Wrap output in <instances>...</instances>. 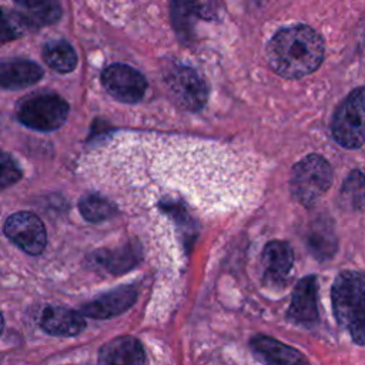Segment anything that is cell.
<instances>
[{
    "instance_id": "obj_10",
    "label": "cell",
    "mask_w": 365,
    "mask_h": 365,
    "mask_svg": "<svg viewBox=\"0 0 365 365\" xmlns=\"http://www.w3.org/2000/svg\"><path fill=\"white\" fill-rule=\"evenodd\" d=\"M135 298L137 289L131 285H124L83 305L81 312L96 319H106L118 315L130 308L134 304Z\"/></svg>"
},
{
    "instance_id": "obj_13",
    "label": "cell",
    "mask_w": 365,
    "mask_h": 365,
    "mask_svg": "<svg viewBox=\"0 0 365 365\" xmlns=\"http://www.w3.org/2000/svg\"><path fill=\"white\" fill-rule=\"evenodd\" d=\"M145 361L141 344L133 336H118L107 342L98 354L100 364L138 365Z\"/></svg>"
},
{
    "instance_id": "obj_19",
    "label": "cell",
    "mask_w": 365,
    "mask_h": 365,
    "mask_svg": "<svg viewBox=\"0 0 365 365\" xmlns=\"http://www.w3.org/2000/svg\"><path fill=\"white\" fill-rule=\"evenodd\" d=\"M33 29L36 27L24 13L0 7V44L16 40Z\"/></svg>"
},
{
    "instance_id": "obj_16",
    "label": "cell",
    "mask_w": 365,
    "mask_h": 365,
    "mask_svg": "<svg viewBox=\"0 0 365 365\" xmlns=\"http://www.w3.org/2000/svg\"><path fill=\"white\" fill-rule=\"evenodd\" d=\"M43 58L50 68L58 73H70L77 66L76 50L66 40H53L44 44Z\"/></svg>"
},
{
    "instance_id": "obj_15",
    "label": "cell",
    "mask_w": 365,
    "mask_h": 365,
    "mask_svg": "<svg viewBox=\"0 0 365 365\" xmlns=\"http://www.w3.org/2000/svg\"><path fill=\"white\" fill-rule=\"evenodd\" d=\"M251 348L261 361L268 364H301L307 362L301 352L278 342L274 338L258 335L251 339Z\"/></svg>"
},
{
    "instance_id": "obj_1",
    "label": "cell",
    "mask_w": 365,
    "mask_h": 365,
    "mask_svg": "<svg viewBox=\"0 0 365 365\" xmlns=\"http://www.w3.org/2000/svg\"><path fill=\"white\" fill-rule=\"evenodd\" d=\"M324 54L322 37L305 24L281 29L267 46L269 67L285 78H299L315 71Z\"/></svg>"
},
{
    "instance_id": "obj_26",
    "label": "cell",
    "mask_w": 365,
    "mask_h": 365,
    "mask_svg": "<svg viewBox=\"0 0 365 365\" xmlns=\"http://www.w3.org/2000/svg\"><path fill=\"white\" fill-rule=\"evenodd\" d=\"M3 328H4V319H3V315L0 314V335L3 332Z\"/></svg>"
},
{
    "instance_id": "obj_8",
    "label": "cell",
    "mask_w": 365,
    "mask_h": 365,
    "mask_svg": "<svg viewBox=\"0 0 365 365\" xmlns=\"http://www.w3.org/2000/svg\"><path fill=\"white\" fill-rule=\"evenodd\" d=\"M364 294L365 274L356 271H344L335 278L331 289V299L334 315L342 327Z\"/></svg>"
},
{
    "instance_id": "obj_9",
    "label": "cell",
    "mask_w": 365,
    "mask_h": 365,
    "mask_svg": "<svg viewBox=\"0 0 365 365\" xmlns=\"http://www.w3.org/2000/svg\"><path fill=\"white\" fill-rule=\"evenodd\" d=\"M288 318L289 321L307 328H311L318 322L315 277L308 275L297 284L288 311Z\"/></svg>"
},
{
    "instance_id": "obj_5",
    "label": "cell",
    "mask_w": 365,
    "mask_h": 365,
    "mask_svg": "<svg viewBox=\"0 0 365 365\" xmlns=\"http://www.w3.org/2000/svg\"><path fill=\"white\" fill-rule=\"evenodd\" d=\"M174 100L184 110L198 111L208 98V87L200 74L185 66H174L165 77Z\"/></svg>"
},
{
    "instance_id": "obj_2",
    "label": "cell",
    "mask_w": 365,
    "mask_h": 365,
    "mask_svg": "<svg viewBox=\"0 0 365 365\" xmlns=\"http://www.w3.org/2000/svg\"><path fill=\"white\" fill-rule=\"evenodd\" d=\"M332 184V168L329 163L318 155L309 154L297 163L291 171L289 190L292 197L302 205H314Z\"/></svg>"
},
{
    "instance_id": "obj_25",
    "label": "cell",
    "mask_w": 365,
    "mask_h": 365,
    "mask_svg": "<svg viewBox=\"0 0 365 365\" xmlns=\"http://www.w3.org/2000/svg\"><path fill=\"white\" fill-rule=\"evenodd\" d=\"M21 178V170L17 163L4 151H0V190L10 187Z\"/></svg>"
},
{
    "instance_id": "obj_4",
    "label": "cell",
    "mask_w": 365,
    "mask_h": 365,
    "mask_svg": "<svg viewBox=\"0 0 365 365\" xmlns=\"http://www.w3.org/2000/svg\"><path fill=\"white\" fill-rule=\"evenodd\" d=\"M68 104L54 93H37L23 98L17 106V118L29 128L51 131L64 124Z\"/></svg>"
},
{
    "instance_id": "obj_14",
    "label": "cell",
    "mask_w": 365,
    "mask_h": 365,
    "mask_svg": "<svg viewBox=\"0 0 365 365\" xmlns=\"http://www.w3.org/2000/svg\"><path fill=\"white\" fill-rule=\"evenodd\" d=\"M43 77V68L30 60H10L0 63V87L24 88Z\"/></svg>"
},
{
    "instance_id": "obj_3",
    "label": "cell",
    "mask_w": 365,
    "mask_h": 365,
    "mask_svg": "<svg viewBox=\"0 0 365 365\" xmlns=\"http://www.w3.org/2000/svg\"><path fill=\"white\" fill-rule=\"evenodd\" d=\"M332 135L345 148L355 150L365 143V86L352 90L336 108Z\"/></svg>"
},
{
    "instance_id": "obj_18",
    "label": "cell",
    "mask_w": 365,
    "mask_h": 365,
    "mask_svg": "<svg viewBox=\"0 0 365 365\" xmlns=\"http://www.w3.org/2000/svg\"><path fill=\"white\" fill-rule=\"evenodd\" d=\"M26 11L24 14L34 27L51 24L61 16V7L57 0H14Z\"/></svg>"
},
{
    "instance_id": "obj_24",
    "label": "cell",
    "mask_w": 365,
    "mask_h": 365,
    "mask_svg": "<svg viewBox=\"0 0 365 365\" xmlns=\"http://www.w3.org/2000/svg\"><path fill=\"white\" fill-rule=\"evenodd\" d=\"M344 327L348 328L355 344L365 345V294L351 311Z\"/></svg>"
},
{
    "instance_id": "obj_12",
    "label": "cell",
    "mask_w": 365,
    "mask_h": 365,
    "mask_svg": "<svg viewBox=\"0 0 365 365\" xmlns=\"http://www.w3.org/2000/svg\"><path fill=\"white\" fill-rule=\"evenodd\" d=\"M292 250L285 241H271L265 245L261 257L264 277L268 282L284 284L292 268Z\"/></svg>"
},
{
    "instance_id": "obj_17",
    "label": "cell",
    "mask_w": 365,
    "mask_h": 365,
    "mask_svg": "<svg viewBox=\"0 0 365 365\" xmlns=\"http://www.w3.org/2000/svg\"><path fill=\"white\" fill-rule=\"evenodd\" d=\"M339 205L348 211L365 212V174L354 170L344 181L339 192Z\"/></svg>"
},
{
    "instance_id": "obj_21",
    "label": "cell",
    "mask_w": 365,
    "mask_h": 365,
    "mask_svg": "<svg viewBox=\"0 0 365 365\" xmlns=\"http://www.w3.org/2000/svg\"><path fill=\"white\" fill-rule=\"evenodd\" d=\"M308 245L311 252L318 259H327L332 257L336 248V241H335L334 231L331 227L327 225V221L315 222L312 225L308 235Z\"/></svg>"
},
{
    "instance_id": "obj_11",
    "label": "cell",
    "mask_w": 365,
    "mask_h": 365,
    "mask_svg": "<svg viewBox=\"0 0 365 365\" xmlns=\"http://www.w3.org/2000/svg\"><path fill=\"white\" fill-rule=\"evenodd\" d=\"M40 327L54 336H74L84 329L86 321L74 309L48 305L40 315Z\"/></svg>"
},
{
    "instance_id": "obj_23",
    "label": "cell",
    "mask_w": 365,
    "mask_h": 365,
    "mask_svg": "<svg viewBox=\"0 0 365 365\" xmlns=\"http://www.w3.org/2000/svg\"><path fill=\"white\" fill-rule=\"evenodd\" d=\"M198 17V11L188 0L171 1V20L178 36L188 37L191 34L194 20Z\"/></svg>"
},
{
    "instance_id": "obj_20",
    "label": "cell",
    "mask_w": 365,
    "mask_h": 365,
    "mask_svg": "<svg viewBox=\"0 0 365 365\" xmlns=\"http://www.w3.org/2000/svg\"><path fill=\"white\" fill-rule=\"evenodd\" d=\"M97 257H98L97 262L101 264L107 271L120 274L137 264V261L140 259V248L127 245V247H123L121 250H115L111 252L108 251L98 252Z\"/></svg>"
},
{
    "instance_id": "obj_22",
    "label": "cell",
    "mask_w": 365,
    "mask_h": 365,
    "mask_svg": "<svg viewBox=\"0 0 365 365\" xmlns=\"http://www.w3.org/2000/svg\"><path fill=\"white\" fill-rule=\"evenodd\" d=\"M78 208L81 215L90 222H100L108 220L117 211L114 204L100 194H86L80 200Z\"/></svg>"
},
{
    "instance_id": "obj_6",
    "label": "cell",
    "mask_w": 365,
    "mask_h": 365,
    "mask_svg": "<svg viewBox=\"0 0 365 365\" xmlns=\"http://www.w3.org/2000/svg\"><path fill=\"white\" fill-rule=\"evenodd\" d=\"M4 234L11 242L30 255L40 254L47 242V232L43 221L29 211H20L10 215L4 222Z\"/></svg>"
},
{
    "instance_id": "obj_7",
    "label": "cell",
    "mask_w": 365,
    "mask_h": 365,
    "mask_svg": "<svg viewBox=\"0 0 365 365\" xmlns=\"http://www.w3.org/2000/svg\"><path fill=\"white\" fill-rule=\"evenodd\" d=\"M104 88L121 103H137L143 98L147 81L144 76L127 64H111L101 73Z\"/></svg>"
}]
</instances>
